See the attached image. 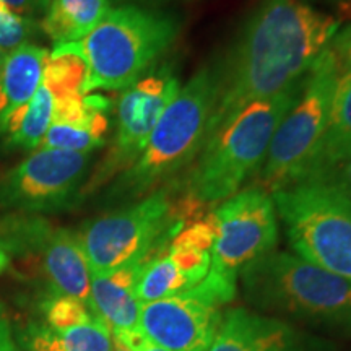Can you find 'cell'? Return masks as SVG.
Instances as JSON below:
<instances>
[{"label": "cell", "mask_w": 351, "mask_h": 351, "mask_svg": "<svg viewBox=\"0 0 351 351\" xmlns=\"http://www.w3.org/2000/svg\"><path fill=\"white\" fill-rule=\"evenodd\" d=\"M340 21L304 0H263L241 29L223 65L207 140L234 114L295 85L330 46Z\"/></svg>", "instance_id": "6da1fadb"}, {"label": "cell", "mask_w": 351, "mask_h": 351, "mask_svg": "<svg viewBox=\"0 0 351 351\" xmlns=\"http://www.w3.org/2000/svg\"><path fill=\"white\" fill-rule=\"evenodd\" d=\"M306 75L282 93L241 109L205 142L197 163L178 192L202 205L218 204L238 194L245 179L261 169L280 122L304 86Z\"/></svg>", "instance_id": "7a4b0ae2"}, {"label": "cell", "mask_w": 351, "mask_h": 351, "mask_svg": "<svg viewBox=\"0 0 351 351\" xmlns=\"http://www.w3.org/2000/svg\"><path fill=\"white\" fill-rule=\"evenodd\" d=\"M244 298L269 314L351 333V282L302 257L271 251L241 271Z\"/></svg>", "instance_id": "3957f363"}, {"label": "cell", "mask_w": 351, "mask_h": 351, "mask_svg": "<svg viewBox=\"0 0 351 351\" xmlns=\"http://www.w3.org/2000/svg\"><path fill=\"white\" fill-rule=\"evenodd\" d=\"M179 36L171 13L137 5L111 8L90 34L54 47L80 56L86 64L83 95L95 90H127L165 56Z\"/></svg>", "instance_id": "277c9868"}, {"label": "cell", "mask_w": 351, "mask_h": 351, "mask_svg": "<svg viewBox=\"0 0 351 351\" xmlns=\"http://www.w3.org/2000/svg\"><path fill=\"white\" fill-rule=\"evenodd\" d=\"M215 93V69L197 70L161 114L143 153L132 168L119 176L111 195L138 199L171 184L176 176L189 168L207 142Z\"/></svg>", "instance_id": "5b68a950"}, {"label": "cell", "mask_w": 351, "mask_h": 351, "mask_svg": "<svg viewBox=\"0 0 351 351\" xmlns=\"http://www.w3.org/2000/svg\"><path fill=\"white\" fill-rule=\"evenodd\" d=\"M178 182L166 184L143 200L86 223L77 232L90 274H109L165 252L189 225L173 194Z\"/></svg>", "instance_id": "8992f818"}, {"label": "cell", "mask_w": 351, "mask_h": 351, "mask_svg": "<svg viewBox=\"0 0 351 351\" xmlns=\"http://www.w3.org/2000/svg\"><path fill=\"white\" fill-rule=\"evenodd\" d=\"M340 67L330 47L306 73L304 86L271 138L265 161L258 169L262 191L275 194L300 181L327 129Z\"/></svg>", "instance_id": "52a82bcc"}, {"label": "cell", "mask_w": 351, "mask_h": 351, "mask_svg": "<svg viewBox=\"0 0 351 351\" xmlns=\"http://www.w3.org/2000/svg\"><path fill=\"white\" fill-rule=\"evenodd\" d=\"M293 249L351 282V204L324 184L301 181L271 194Z\"/></svg>", "instance_id": "ba28073f"}, {"label": "cell", "mask_w": 351, "mask_h": 351, "mask_svg": "<svg viewBox=\"0 0 351 351\" xmlns=\"http://www.w3.org/2000/svg\"><path fill=\"white\" fill-rule=\"evenodd\" d=\"M236 296V280L208 270L199 285L165 300L143 302L138 328L171 351H207L223 315L219 307Z\"/></svg>", "instance_id": "9c48e42d"}, {"label": "cell", "mask_w": 351, "mask_h": 351, "mask_svg": "<svg viewBox=\"0 0 351 351\" xmlns=\"http://www.w3.org/2000/svg\"><path fill=\"white\" fill-rule=\"evenodd\" d=\"M181 90L179 78L169 67L142 77L124 90L117 104V122L108 155L90 176L82 194L98 191L116 176L135 165L147 147L156 122Z\"/></svg>", "instance_id": "30bf717a"}, {"label": "cell", "mask_w": 351, "mask_h": 351, "mask_svg": "<svg viewBox=\"0 0 351 351\" xmlns=\"http://www.w3.org/2000/svg\"><path fill=\"white\" fill-rule=\"evenodd\" d=\"M217 238L212 247L215 274L236 280L244 267L274 251L278 225L274 199L261 187H249L213 212Z\"/></svg>", "instance_id": "8fae6325"}, {"label": "cell", "mask_w": 351, "mask_h": 351, "mask_svg": "<svg viewBox=\"0 0 351 351\" xmlns=\"http://www.w3.org/2000/svg\"><path fill=\"white\" fill-rule=\"evenodd\" d=\"M91 153L39 148L0 179V207L56 212L80 195Z\"/></svg>", "instance_id": "7c38bea8"}, {"label": "cell", "mask_w": 351, "mask_h": 351, "mask_svg": "<svg viewBox=\"0 0 351 351\" xmlns=\"http://www.w3.org/2000/svg\"><path fill=\"white\" fill-rule=\"evenodd\" d=\"M0 245L36 256L51 296H72L90 307V269L75 232L29 218L0 230Z\"/></svg>", "instance_id": "4fadbf2b"}, {"label": "cell", "mask_w": 351, "mask_h": 351, "mask_svg": "<svg viewBox=\"0 0 351 351\" xmlns=\"http://www.w3.org/2000/svg\"><path fill=\"white\" fill-rule=\"evenodd\" d=\"M207 351H335L330 341L317 339L276 317L245 309L223 315Z\"/></svg>", "instance_id": "5bb4252c"}, {"label": "cell", "mask_w": 351, "mask_h": 351, "mask_svg": "<svg viewBox=\"0 0 351 351\" xmlns=\"http://www.w3.org/2000/svg\"><path fill=\"white\" fill-rule=\"evenodd\" d=\"M142 262L130 263L109 274H90V311L112 330L138 328L142 302L135 296Z\"/></svg>", "instance_id": "9a60e30c"}, {"label": "cell", "mask_w": 351, "mask_h": 351, "mask_svg": "<svg viewBox=\"0 0 351 351\" xmlns=\"http://www.w3.org/2000/svg\"><path fill=\"white\" fill-rule=\"evenodd\" d=\"M49 52L34 44H23L7 54L0 72V134H5L12 114L28 104L43 83Z\"/></svg>", "instance_id": "2e32d148"}, {"label": "cell", "mask_w": 351, "mask_h": 351, "mask_svg": "<svg viewBox=\"0 0 351 351\" xmlns=\"http://www.w3.org/2000/svg\"><path fill=\"white\" fill-rule=\"evenodd\" d=\"M111 12V0H51L39 29L56 44L75 43L90 34Z\"/></svg>", "instance_id": "e0dca14e"}, {"label": "cell", "mask_w": 351, "mask_h": 351, "mask_svg": "<svg viewBox=\"0 0 351 351\" xmlns=\"http://www.w3.org/2000/svg\"><path fill=\"white\" fill-rule=\"evenodd\" d=\"M348 153H351V70L340 73L333 93L327 129L300 181L313 169L332 163Z\"/></svg>", "instance_id": "ac0fdd59"}, {"label": "cell", "mask_w": 351, "mask_h": 351, "mask_svg": "<svg viewBox=\"0 0 351 351\" xmlns=\"http://www.w3.org/2000/svg\"><path fill=\"white\" fill-rule=\"evenodd\" d=\"M54 116V98L51 91L43 85L23 108L12 114L7 122V147L34 150L39 148L44 135L52 124Z\"/></svg>", "instance_id": "d6986e66"}, {"label": "cell", "mask_w": 351, "mask_h": 351, "mask_svg": "<svg viewBox=\"0 0 351 351\" xmlns=\"http://www.w3.org/2000/svg\"><path fill=\"white\" fill-rule=\"evenodd\" d=\"M109 326L95 317L64 330L39 327L33 333L34 351H112Z\"/></svg>", "instance_id": "ffe728a7"}, {"label": "cell", "mask_w": 351, "mask_h": 351, "mask_svg": "<svg viewBox=\"0 0 351 351\" xmlns=\"http://www.w3.org/2000/svg\"><path fill=\"white\" fill-rule=\"evenodd\" d=\"M192 287L194 283L176 267L168 252L165 251L148 258L142 265L135 285V296L143 304V302H153L179 295Z\"/></svg>", "instance_id": "44dd1931"}, {"label": "cell", "mask_w": 351, "mask_h": 351, "mask_svg": "<svg viewBox=\"0 0 351 351\" xmlns=\"http://www.w3.org/2000/svg\"><path fill=\"white\" fill-rule=\"evenodd\" d=\"M108 130L109 114L106 112L98 114L91 121L82 122V124H57V122H52L39 148L93 153L96 148L106 143Z\"/></svg>", "instance_id": "7402d4cb"}, {"label": "cell", "mask_w": 351, "mask_h": 351, "mask_svg": "<svg viewBox=\"0 0 351 351\" xmlns=\"http://www.w3.org/2000/svg\"><path fill=\"white\" fill-rule=\"evenodd\" d=\"M86 80V64L80 56L54 47L47 56L43 70V85L52 98L60 99L70 95H83Z\"/></svg>", "instance_id": "603a6c76"}, {"label": "cell", "mask_w": 351, "mask_h": 351, "mask_svg": "<svg viewBox=\"0 0 351 351\" xmlns=\"http://www.w3.org/2000/svg\"><path fill=\"white\" fill-rule=\"evenodd\" d=\"M43 313L49 327L54 330H64L95 317L85 302L72 296H49L43 302Z\"/></svg>", "instance_id": "cb8c5ba5"}, {"label": "cell", "mask_w": 351, "mask_h": 351, "mask_svg": "<svg viewBox=\"0 0 351 351\" xmlns=\"http://www.w3.org/2000/svg\"><path fill=\"white\" fill-rule=\"evenodd\" d=\"M34 32L36 25L33 19L19 15L0 0V49L5 52L19 49L23 44H28Z\"/></svg>", "instance_id": "d4e9b609"}, {"label": "cell", "mask_w": 351, "mask_h": 351, "mask_svg": "<svg viewBox=\"0 0 351 351\" xmlns=\"http://www.w3.org/2000/svg\"><path fill=\"white\" fill-rule=\"evenodd\" d=\"M301 181H313L333 189L351 204V153L307 173ZM298 181V182H301Z\"/></svg>", "instance_id": "484cf974"}, {"label": "cell", "mask_w": 351, "mask_h": 351, "mask_svg": "<svg viewBox=\"0 0 351 351\" xmlns=\"http://www.w3.org/2000/svg\"><path fill=\"white\" fill-rule=\"evenodd\" d=\"M114 339L119 340L122 345L132 351H171L153 343L150 339L145 337V333L140 328H134V330H114Z\"/></svg>", "instance_id": "4316f807"}, {"label": "cell", "mask_w": 351, "mask_h": 351, "mask_svg": "<svg viewBox=\"0 0 351 351\" xmlns=\"http://www.w3.org/2000/svg\"><path fill=\"white\" fill-rule=\"evenodd\" d=\"M328 47H330L337 62H339L340 72L351 70V25L340 34H335Z\"/></svg>", "instance_id": "83f0119b"}, {"label": "cell", "mask_w": 351, "mask_h": 351, "mask_svg": "<svg viewBox=\"0 0 351 351\" xmlns=\"http://www.w3.org/2000/svg\"><path fill=\"white\" fill-rule=\"evenodd\" d=\"M5 5L19 15H28L32 19L33 15L38 13H46L47 7H49L51 0H2Z\"/></svg>", "instance_id": "f1b7e54d"}, {"label": "cell", "mask_w": 351, "mask_h": 351, "mask_svg": "<svg viewBox=\"0 0 351 351\" xmlns=\"http://www.w3.org/2000/svg\"><path fill=\"white\" fill-rule=\"evenodd\" d=\"M0 351H19L15 341H13L8 320L5 319V315H3L2 309H0Z\"/></svg>", "instance_id": "f546056e"}, {"label": "cell", "mask_w": 351, "mask_h": 351, "mask_svg": "<svg viewBox=\"0 0 351 351\" xmlns=\"http://www.w3.org/2000/svg\"><path fill=\"white\" fill-rule=\"evenodd\" d=\"M330 2L335 3L343 15H351V0H330Z\"/></svg>", "instance_id": "4dcf8cb0"}, {"label": "cell", "mask_w": 351, "mask_h": 351, "mask_svg": "<svg viewBox=\"0 0 351 351\" xmlns=\"http://www.w3.org/2000/svg\"><path fill=\"white\" fill-rule=\"evenodd\" d=\"M8 262H10V261H8L7 252L3 251L2 247H0V274H2V271L7 269V267H8Z\"/></svg>", "instance_id": "1f68e13d"}, {"label": "cell", "mask_w": 351, "mask_h": 351, "mask_svg": "<svg viewBox=\"0 0 351 351\" xmlns=\"http://www.w3.org/2000/svg\"><path fill=\"white\" fill-rule=\"evenodd\" d=\"M112 351H132V350H129V348H127V346L122 345L119 340H116V339H114V346H112Z\"/></svg>", "instance_id": "d6a6232c"}, {"label": "cell", "mask_w": 351, "mask_h": 351, "mask_svg": "<svg viewBox=\"0 0 351 351\" xmlns=\"http://www.w3.org/2000/svg\"><path fill=\"white\" fill-rule=\"evenodd\" d=\"M5 59H7V52L3 49H0V72H2L3 64H5Z\"/></svg>", "instance_id": "836d02e7"}]
</instances>
